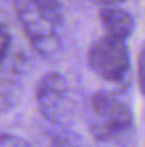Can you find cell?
<instances>
[{"instance_id": "8992f818", "label": "cell", "mask_w": 145, "mask_h": 147, "mask_svg": "<svg viewBox=\"0 0 145 147\" xmlns=\"http://www.w3.org/2000/svg\"><path fill=\"white\" fill-rule=\"evenodd\" d=\"M39 13L55 27L63 23V9L60 0H31Z\"/></svg>"}, {"instance_id": "277c9868", "label": "cell", "mask_w": 145, "mask_h": 147, "mask_svg": "<svg viewBox=\"0 0 145 147\" xmlns=\"http://www.w3.org/2000/svg\"><path fill=\"white\" fill-rule=\"evenodd\" d=\"M68 86L65 79L58 73H48L37 84L36 100L43 116L57 121L61 113V107L65 101Z\"/></svg>"}, {"instance_id": "7a4b0ae2", "label": "cell", "mask_w": 145, "mask_h": 147, "mask_svg": "<svg viewBox=\"0 0 145 147\" xmlns=\"http://www.w3.org/2000/svg\"><path fill=\"white\" fill-rule=\"evenodd\" d=\"M87 60L90 69L107 82L124 80L130 71V53L125 42L110 34L91 45Z\"/></svg>"}, {"instance_id": "6da1fadb", "label": "cell", "mask_w": 145, "mask_h": 147, "mask_svg": "<svg viewBox=\"0 0 145 147\" xmlns=\"http://www.w3.org/2000/svg\"><path fill=\"white\" fill-rule=\"evenodd\" d=\"M91 109L93 117L90 120V131L100 142L114 140L132 126L131 109L111 93H96L91 97Z\"/></svg>"}, {"instance_id": "ba28073f", "label": "cell", "mask_w": 145, "mask_h": 147, "mask_svg": "<svg viewBox=\"0 0 145 147\" xmlns=\"http://www.w3.org/2000/svg\"><path fill=\"white\" fill-rule=\"evenodd\" d=\"M0 147H29V146H27L21 139H19V137H16V136H9V134L3 133Z\"/></svg>"}, {"instance_id": "52a82bcc", "label": "cell", "mask_w": 145, "mask_h": 147, "mask_svg": "<svg viewBox=\"0 0 145 147\" xmlns=\"http://www.w3.org/2000/svg\"><path fill=\"white\" fill-rule=\"evenodd\" d=\"M138 84L142 94L145 96V45L138 56Z\"/></svg>"}, {"instance_id": "5b68a950", "label": "cell", "mask_w": 145, "mask_h": 147, "mask_svg": "<svg viewBox=\"0 0 145 147\" xmlns=\"http://www.w3.org/2000/svg\"><path fill=\"white\" fill-rule=\"evenodd\" d=\"M100 19L107 30V34L112 37L125 40L128 36H131L134 30V19L125 10L104 7L100 11Z\"/></svg>"}, {"instance_id": "9c48e42d", "label": "cell", "mask_w": 145, "mask_h": 147, "mask_svg": "<svg viewBox=\"0 0 145 147\" xmlns=\"http://www.w3.org/2000/svg\"><path fill=\"white\" fill-rule=\"evenodd\" d=\"M10 34L7 32V27L6 26H1V47H0V53H1V61H4L6 59V54H7V49L10 46Z\"/></svg>"}, {"instance_id": "30bf717a", "label": "cell", "mask_w": 145, "mask_h": 147, "mask_svg": "<svg viewBox=\"0 0 145 147\" xmlns=\"http://www.w3.org/2000/svg\"><path fill=\"white\" fill-rule=\"evenodd\" d=\"M97 4H101V6H112V4H118V3H122L125 0H91Z\"/></svg>"}, {"instance_id": "3957f363", "label": "cell", "mask_w": 145, "mask_h": 147, "mask_svg": "<svg viewBox=\"0 0 145 147\" xmlns=\"http://www.w3.org/2000/svg\"><path fill=\"white\" fill-rule=\"evenodd\" d=\"M16 13L31 46L43 56L53 54L58 47V36L47 19L34 7L31 0H14Z\"/></svg>"}]
</instances>
